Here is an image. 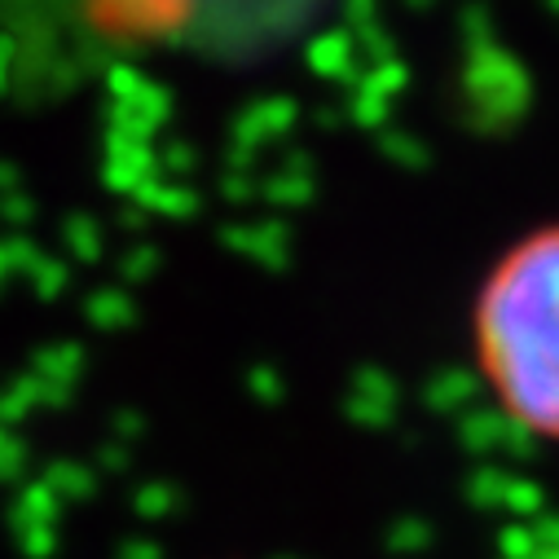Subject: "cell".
<instances>
[{
  "label": "cell",
  "instance_id": "obj_1",
  "mask_svg": "<svg viewBox=\"0 0 559 559\" xmlns=\"http://www.w3.org/2000/svg\"><path fill=\"white\" fill-rule=\"evenodd\" d=\"M472 370L498 418L559 450V221L515 234L467 305Z\"/></svg>",
  "mask_w": 559,
  "mask_h": 559
},
{
  "label": "cell",
  "instance_id": "obj_2",
  "mask_svg": "<svg viewBox=\"0 0 559 559\" xmlns=\"http://www.w3.org/2000/svg\"><path fill=\"white\" fill-rule=\"evenodd\" d=\"M546 559H559V550H555V555H546Z\"/></svg>",
  "mask_w": 559,
  "mask_h": 559
}]
</instances>
